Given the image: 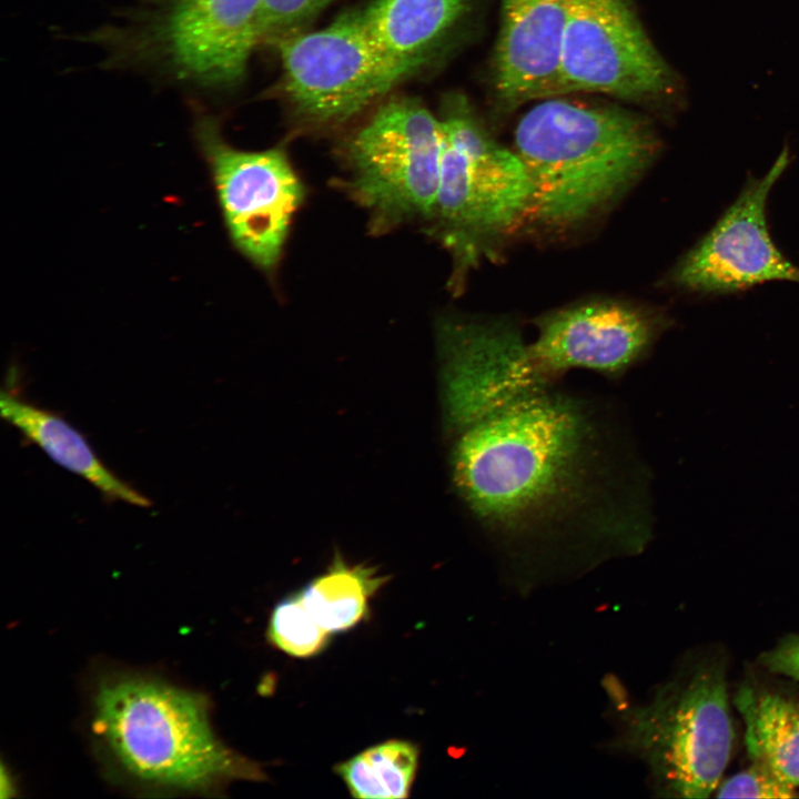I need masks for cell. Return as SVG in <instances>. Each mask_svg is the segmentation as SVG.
Returning a JSON list of instances; mask_svg holds the SVG:
<instances>
[{
	"instance_id": "cell-17",
	"label": "cell",
	"mask_w": 799,
	"mask_h": 799,
	"mask_svg": "<svg viewBox=\"0 0 799 799\" xmlns=\"http://www.w3.org/2000/svg\"><path fill=\"white\" fill-rule=\"evenodd\" d=\"M387 580L364 564L350 565L336 554L327 570L300 593L303 605L327 633L348 630L368 613L370 599Z\"/></svg>"
},
{
	"instance_id": "cell-12",
	"label": "cell",
	"mask_w": 799,
	"mask_h": 799,
	"mask_svg": "<svg viewBox=\"0 0 799 799\" xmlns=\"http://www.w3.org/2000/svg\"><path fill=\"white\" fill-rule=\"evenodd\" d=\"M153 48L181 80L210 88L237 83L260 44L262 0H150Z\"/></svg>"
},
{
	"instance_id": "cell-15",
	"label": "cell",
	"mask_w": 799,
	"mask_h": 799,
	"mask_svg": "<svg viewBox=\"0 0 799 799\" xmlns=\"http://www.w3.org/2000/svg\"><path fill=\"white\" fill-rule=\"evenodd\" d=\"M751 760L770 767L799 788V698L754 684L742 685L734 697Z\"/></svg>"
},
{
	"instance_id": "cell-14",
	"label": "cell",
	"mask_w": 799,
	"mask_h": 799,
	"mask_svg": "<svg viewBox=\"0 0 799 799\" xmlns=\"http://www.w3.org/2000/svg\"><path fill=\"white\" fill-rule=\"evenodd\" d=\"M1 417L54 463L78 475L107 499L149 507L150 499L97 456L87 438L57 413L28 401L11 383L0 394Z\"/></svg>"
},
{
	"instance_id": "cell-8",
	"label": "cell",
	"mask_w": 799,
	"mask_h": 799,
	"mask_svg": "<svg viewBox=\"0 0 799 799\" xmlns=\"http://www.w3.org/2000/svg\"><path fill=\"white\" fill-rule=\"evenodd\" d=\"M284 88L305 119L336 124L354 118L391 92L424 62L396 57L372 37L360 10L327 27L274 42Z\"/></svg>"
},
{
	"instance_id": "cell-2",
	"label": "cell",
	"mask_w": 799,
	"mask_h": 799,
	"mask_svg": "<svg viewBox=\"0 0 799 799\" xmlns=\"http://www.w3.org/2000/svg\"><path fill=\"white\" fill-rule=\"evenodd\" d=\"M98 751L142 789L212 792L234 780H263L256 762L225 746L210 721V700L158 676L112 671L91 696Z\"/></svg>"
},
{
	"instance_id": "cell-18",
	"label": "cell",
	"mask_w": 799,
	"mask_h": 799,
	"mask_svg": "<svg viewBox=\"0 0 799 799\" xmlns=\"http://www.w3.org/2000/svg\"><path fill=\"white\" fill-rule=\"evenodd\" d=\"M417 766L416 745L390 739L338 763L335 771L354 798L404 799L409 796Z\"/></svg>"
},
{
	"instance_id": "cell-11",
	"label": "cell",
	"mask_w": 799,
	"mask_h": 799,
	"mask_svg": "<svg viewBox=\"0 0 799 799\" xmlns=\"http://www.w3.org/2000/svg\"><path fill=\"white\" fill-rule=\"evenodd\" d=\"M790 162L782 149L769 171L749 176L714 226L668 271L663 285L698 295L740 292L768 281L799 282V267L776 246L767 201Z\"/></svg>"
},
{
	"instance_id": "cell-19",
	"label": "cell",
	"mask_w": 799,
	"mask_h": 799,
	"mask_svg": "<svg viewBox=\"0 0 799 799\" xmlns=\"http://www.w3.org/2000/svg\"><path fill=\"white\" fill-rule=\"evenodd\" d=\"M328 635L307 611L300 594L280 601L267 626L269 640L285 654L300 658L317 655L327 645Z\"/></svg>"
},
{
	"instance_id": "cell-13",
	"label": "cell",
	"mask_w": 799,
	"mask_h": 799,
	"mask_svg": "<svg viewBox=\"0 0 799 799\" xmlns=\"http://www.w3.org/2000/svg\"><path fill=\"white\" fill-rule=\"evenodd\" d=\"M566 17L567 0H502L493 70L499 112L554 97Z\"/></svg>"
},
{
	"instance_id": "cell-20",
	"label": "cell",
	"mask_w": 799,
	"mask_h": 799,
	"mask_svg": "<svg viewBox=\"0 0 799 799\" xmlns=\"http://www.w3.org/2000/svg\"><path fill=\"white\" fill-rule=\"evenodd\" d=\"M334 0H262L259 17L260 43H274L295 33Z\"/></svg>"
},
{
	"instance_id": "cell-5",
	"label": "cell",
	"mask_w": 799,
	"mask_h": 799,
	"mask_svg": "<svg viewBox=\"0 0 799 799\" xmlns=\"http://www.w3.org/2000/svg\"><path fill=\"white\" fill-rule=\"evenodd\" d=\"M628 720V745L646 760L665 795L709 797L734 748L725 658H690Z\"/></svg>"
},
{
	"instance_id": "cell-1",
	"label": "cell",
	"mask_w": 799,
	"mask_h": 799,
	"mask_svg": "<svg viewBox=\"0 0 799 799\" xmlns=\"http://www.w3.org/2000/svg\"><path fill=\"white\" fill-rule=\"evenodd\" d=\"M559 384L441 393L454 492L513 562L639 554L650 472L614 407Z\"/></svg>"
},
{
	"instance_id": "cell-10",
	"label": "cell",
	"mask_w": 799,
	"mask_h": 799,
	"mask_svg": "<svg viewBox=\"0 0 799 799\" xmlns=\"http://www.w3.org/2000/svg\"><path fill=\"white\" fill-rule=\"evenodd\" d=\"M196 133L233 243L256 266L273 270L305 198V186L286 152L235 149L208 119L199 122Z\"/></svg>"
},
{
	"instance_id": "cell-3",
	"label": "cell",
	"mask_w": 799,
	"mask_h": 799,
	"mask_svg": "<svg viewBox=\"0 0 799 799\" xmlns=\"http://www.w3.org/2000/svg\"><path fill=\"white\" fill-rule=\"evenodd\" d=\"M515 152L533 186L530 219L575 227L613 204L647 171L661 142L633 111L546 98L518 121Z\"/></svg>"
},
{
	"instance_id": "cell-16",
	"label": "cell",
	"mask_w": 799,
	"mask_h": 799,
	"mask_svg": "<svg viewBox=\"0 0 799 799\" xmlns=\"http://www.w3.org/2000/svg\"><path fill=\"white\" fill-rule=\"evenodd\" d=\"M473 0H373L361 9L363 21L390 53L426 61L427 53L449 34Z\"/></svg>"
},
{
	"instance_id": "cell-4",
	"label": "cell",
	"mask_w": 799,
	"mask_h": 799,
	"mask_svg": "<svg viewBox=\"0 0 799 799\" xmlns=\"http://www.w3.org/2000/svg\"><path fill=\"white\" fill-rule=\"evenodd\" d=\"M441 170L432 231L453 257L452 286L530 219L533 186L515 151L495 141L462 97L438 117Z\"/></svg>"
},
{
	"instance_id": "cell-6",
	"label": "cell",
	"mask_w": 799,
	"mask_h": 799,
	"mask_svg": "<svg viewBox=\"0 0 799 799\" xmlns=\"http://www.w3.org/2000/svg\"><path fill=\"white\" fill-rule=\"evenodd\" d=\"M347 189L374 231L429 222L438 190V117L415 99H393L344 143Z\"/></svg>"
},
{
	"instance_id": "cell-22",
	"label": "cell",
	"mask_w": 799,
	"mask_h": 799,
	"mask_svg": "<svg viewBox=\"0 0 799 799\" xmlns=\"http://www.w3.org/2000/svg\"><path fill=\"white\" fill-rule=\"evenodd\" d=\"M760 665L769 672L799 680V635L780 640L759 657Z\"/></svg>"
},
{
	"instance_id": "cell-7",
	"label": "cell",
	"mask_w": 799,
	"mask_h": 799,
	"mask_svg": "<svg viewBox=\"0 0 799 799\" xmlns=\"http://www.w3.org/2000/svg\"><path fill=\"white\" fill-rule=\"evenodd\" d=\"M609 94L666 119L687 104L681 77L661 57L626 0H567L554 97Z\"/></svg>"
},
{
	"instance_id": "cell-21",
	"label": "cell",
	"mask_w": 799,
	"mask_h": 799,
	"mask_svg": "<svg viewBox=\"0 0 799 799\" xmlns=\"http://www.w3.org/2000/svg\"><path fill=\"white\" fill-rule=\"evenodd\" d=\"M797 790L767 765L751 760L747 768L720 781L716 797L785 799L798 797Z\"/></svg>"
},
{
	"instance_id": "cell-9",
	"label": "cell",
	"mask_w": 799,
	"mask_h": 799,
	"mask_svg": "<svg viewBox=\"0 0 799 799\" xmlns=\"http://www.w3.org/2000/svg\"><path fill=\"white\" fill-rule=\"evenodd\" d=\"M668 324L664 312L613 299L550 311L534 321L533 340L525 337L518 380L557 384L576 368L618 380L648 355Z\"/></svg>"
}]
</instances>
